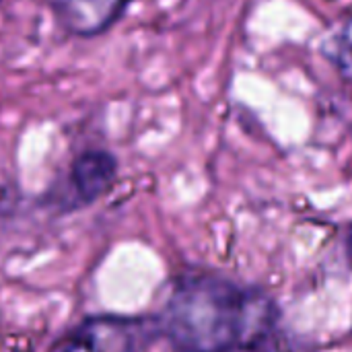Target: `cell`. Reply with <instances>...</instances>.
<instances>
[{"instance_id":"cell-5","label":"cell","mask_w":352,"mask_h":352,"mask_svg":"<svg viewBox=\"0 0 352 352\" xmlns=\"http://www.w3.org/2000/svg\"><path fill=\"white\" fill-rule=\"evenodd\" d=\"M340 41L346 45V50L352 54V19L346 23V27H344V31H342V35H340Z\"/></svg>"},{"instance_id":"cell-2","label":"cell","mask_w":352,"mask_h":352,"mask_svg":"<svg viewBox=\"0 0 352 352\" xmlns=\"http://www.w3.org/2000/svg\"><path fill=\"white\" fill-rule=\"evenodd\" d=\"M148 336V324L142 320L91 318L58 338L50 352H136Z\"/></svg>"},{"instance_id":"cell-4","label":"cell","mask_w":352,"mask_h":352,"mask_svg":"<svg viewBox=\"0 0 352 352\" xmlns=\"http://www.w3.org/2000/svg\"><path fill=\"white\" fill-rule=\"evenodd\" d=\"M118 161L107 151H85L70 167V186L82 202L101 198L116 182Z\"/></svg>"},{"instance_id":"cell-3","label":"cell","mask_w":352,"mask_h":352,"mask_svg":"<svg viewBox=\"0 0 352 352\" xmlns=\"http://www.w3.org/2000/svg\"><path fill=\"white\" fill-rule=\"evenodd\" d=\"M134 0H50L56 23L74 37H97L109 31Z\"/></svg>"},{"instance_id":"cell-1","label":"cell","mask_w":352,"mask_h":352,"mask_svg":"<svg viewBox=\"0 0 352 352\" xmlns=\"http://www.w3.org/2000/svg\"><path fill=\"white\" fill-rule=\"evenodd\" d=\"M274 322L272 303L219 276L177 283L161 314V330L182 352H227L260 340Z\"/></svg>"},{"instance_id":"cell-6","label":"cell","mask_w":352,"mask_h":352,"mask_svg":"<svg viewBox=\"0 0 352 352\" xmlns=\"http://www.w3.org/2000/svg\"><path fill=\"white\" fill-rule=\"evenodd\" d=\"M349 254H351V260H352V229H351V237H349Z\"/></svg>"}]
</instances>
